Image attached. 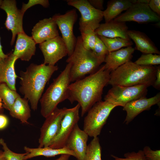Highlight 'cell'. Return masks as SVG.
<instances>
[{
  "instance_id": "cell-1",
  "label": "cell",
  "mask_w": 160,
  "mask_h": 160,
  "mask_svg": "<svg viewBox=\"0 0 160 160\" xmlns=\"http://www.w3.org/2000/svg\"><path fill=\"white\" fill-rule=\"evenodd\" d=\"M110 72L104 65L95 73L69 85L67 99L72 104L78 103L82 117L95 104L102 100L103 89L108 84Z\"/></svg>"
},
{
  "instance_id": "cell-2",
  "label": "cell",
  "mask_w": 160,
  "mask_h": 160,
  "mask_svg": "<svg viewBox=\"0 0 160 160\" xmlns=\"http://www.w3.org/2000/svg\"><path fill=\"white\" fill-rule=\"evenodd\" d=\"M58 68L57 65L31 63L25 71L20 72L19 91L28 100L34 111L37 109L46 84Z\"/></svg>"
},
{
  "instance_id": "cell-3",
  "label": "cell",
  "mask_w": 160,
  "mask_h": 160,
  "mask_svg": "<svg viewBox=\"0 0 160 160\" xmlns=\"http://www.w3.org/2000/svg\"><path fill=\"white\" fill-rule=\"evenodd\" d=\"M156 68L153 66L138 65L131 61L110 73L108 84L112 86L153 85L156 78Z\"/></svg>"
},
{
  "instance_id": "cell-4",
  "label": "cell",
  "mask_w": 160,
  "mask_h": 160,
  "mask_svg": "<svg viewBox=\"0 0 160 160\" xmlns=\"http://www.w3.org/2000/svg\"><path fill=\"white\" fill-rule=\"evenodd\" d=\"M66 62L71 64L70 71L71 82L80 79L87 75L95 73L104 62L92 50L84 47L81 36L77 38L74 51Z\"/></svg>"
},
{
  "instance_id": "cell-5",
  "label": "cell",
  "mask_w": 160,
  "mask_h": 160,
  "mask_svg": "<svg viewBox=\"0 0 160 160\" xmlns=\"http://www.w3.org/2000/svg\"><path fill=\"white\" fill-rule=\"evenodd\" d=\"M71 64L68 63L64 69L47 88L40 100L41 113L45 118L60 103L68 99V88L71 84Z\"/></svg>"
},
{
  "instance_id": "cell-6",
  "label": "cell",
  "mask_w": 160,
  "mask_h": 160,
  "mask_svg": "<svg viewBox=\"0 0 160 160\" xmlns=\"http://www.w3.org/2000/svg\"><path fill=\"white\" fill-rule=\"evenodd\" d=\"M116 107L105 100L96 103L87 112L84 119L83 130L89 136L97 137L111 112Z\"/></svg>"
},
{
  "instance_id": "cell-7",
  "label": "cell",
  "mask_w": 160,
  "mask_h": 160,
  "mask_svg": "<svg viewBox=\"0 0 160 160\" xmlns=\"http://www.w3.org/2000/svg\"><path fill=\"white\" fill-rule=\"evenodd\" d=\"M148 87L146 85L113 86L109 90L104 100L116 106L123 107L131 102L145 97Z\"/></svg>"
},
{
  "instance_id": "cell-8",
  "label": "cell",
  "mask_w": 160,
  "mask_h": 160,
  "mask_svg": "<svg viewBox=\"0 0 160 160\" xmlns=\"http://www.w3.org/2000/svg\"><path fill=\"white\" fill-rule=\"evenodd\" d=\"M67 4L76 9L80 12L79 30L89 28L95 30L103 18V11L94 7L87 0H67Z\"/></svg>"
},
{
  "instance_id": "cell-9",
  "label": "cell",
  "mask_w": 160,
  "mask_h": 160,
  "mask_svg": "<svg viewBox=\"0 0 160 160\" xmlns=\"http://www.w3.org/2000/svg\"><path fill=\"white\" fill-rule=\"evenodd\" d=\"M80 108L78 103L72 108H66L58 134L49 147L55 149L65 147L69 136L79 120Z\"/></svg>"
},
{
  "instance_id": "cell-10",
  "label": "cell",
  "mask_w": 160,
  "mask_h": 160,
  "mask_svg": "<svg viewBox=\"0 0 160 160\" xmlns=\"http://www.w3.org/2000/svg\"><path fill=\"white\" fill-rule=\"evenodd\" d=\"M77 17L76 11L73 9L64 14H57L52 17L61 32L62 38L67 47L68 57L73 53L76 42L73 28Z\"/></svg>"
},
{
  "instance_id": "cell-11",
  "label": "cell",
  "mask_w": 160,
  "mask_h": 160,
  "mask_svg": "<svg viewBox=\"0 0 160 160\" xmlns=\"http://www.w3.org/2000/svg\"><path fill=\"white\" fill-rule=\"evenodd\" d=\"M66 108H57L45 120L40 129L38 148L49 147L58 134Z\"/></svg>"
},
{
  "instance_id": "cell-12",
  "label": "cell",
  "mask_w": 160,
  "mask_h": 160,
  "mask_svg": "<svg viewBox=\"0 0 160 160\" xmlns=\"http://www.w3.org/2000/svg\"><path fill=\"white\" fill-rule=\"evenodd\" d=\"M113 20L120 22L134 21L145 23L159 22L160 17L151 10L148 4L135 3L132 4L125 12Z\"/></svg>"
},
{
  "instance_id": "cell-13",
  "label": "cell",
  "mask_w": 160,
  "mask_h": 160,
  "mask_svg": "<svg viewBox=\"0 0 160 160\" xmlns=\"http://www.w3.org/2000/svg\"><path fill=\"white\" fill-rule=\"evenodd\" d=\"M0 8L6 12L7 17L5 25L12 33L11 45H12L16 36L19 33L24 32L23 28V14L20 10L17 7L15 0H4L2 1Z\"/></svg>"
},
{
  "instance_id": "cell-14",
  "label": "cell",
  "mask_w": 160,
  "mask_h": 160,
  "mask_svg": "<svg viewBox=\"0 0 160 160\" xmlns=\"http://www.w3.org/2000/svg\"><path fill=\"white\" fill-rule=\"evenodd\" d=\"M39 47L44 56L43 63L46 65H55L68 55L65 44L59 36L39 44Z\"/></svg>"
},
{
  "instance_id": "cell-15",
  "label": "cell",
  "mask_w": 160,
  "mask_h": 160,
  "mask_svg": "<svg viewBox=\"0 0 160 160\" xmlns=\"http://www.w3.org/2000/svg\"><path fill=\"white\" fill-rule=\"evenodd\" d=\"M88 137L77 124L67 140L65 147L74 153L77 160H86Z\"/></svg>"
},
{
  "instance_id": "cell-16",
  "label": "cell",
  "mask_w": 160,
  "mask_h": 160,
  "mask_svg": "<svg viewBox=\"0 0 160 160\" xmlns=\"http://www.w3.org/2000/svg\"><path fill=\"white\" fill-rule=\"evenodd\" d=\"M57 26L52 17L40 20L34 26L32 37L36 44H40L59 36Z\"/></svg>"
},
{
  "instance_id": "cell-17",
  "label": "cell",
  "mask_w": 160,
  "mask_h": 160,
  "mask_svg": "<svg viewBox=\"0 0 160 160\" xmlns=\"http://www.w3.org/2000/svg\"><path fill=\"white\" fill-rule=\"evenodd\" d=\"M160 101L159 92L152 97L143 98L127 103L123 107V110L127 113L124 123L128 124L141 112L149 110L153 105L159 104Z\"/></svg>"
},
{
  "instance_id": "cell-18",
  "label": "cell",
  "mask_w": 160,
  "mask_h": 160,
  "mask_svg": "<svg viewBox=\"0 0 160 160\" xmlns=\"http://www.w3.org/2000/svg\"><path fill=\"white\" fill-rule=\"evenodd\" d=\"M17 59L12 51L7 54L5 58H0V84L5 83L11 89L14 90H16V80L17 77L15 64Z\"/></svg>"
},
{
  "instance_id": "cell-19",
  "label": "cell",
  "mask_w": 160,
  "mask_h": 160,
  "mask_svg": "<svg viewBox=\"0 0 160 160\" xmlns=\"http://www.w3.org/2000/svg\"><path fill=\"white\" fill-rule=\"evenodd\" d=\"M36 44L32 36L25 33H19L15 45L13 55L18 59L29 61L35 54Z\"/></svg>"
},
{
  "instance_id": "cell-20",
  "label": "cell",
  "mask_w": 160,
  "mask_h": 160,
  "mask_svg": "<svg viewBox=\"0 0 160 160\" xmlns=\"http://www.w3.org/2000/svg\"><path fill=\"white\" fill-rule=\"evenodd\" d=\"M128 30L125 22H118L113 20L100 24L95 31L96 35L99 36L130 40L127 34Z\"/></svg>"
},
{
  "instance_id": "cell-21",
  "label": "cell",
  "mask_w": 160,
  "mask_h": 160,
  "mask_svg": "<svg viewBox=\"0 0 160 160\" xmlns=\"http://www.w3.org/2000/svg\"><path fill=\"white\" fill-rule=\"evenodd\" d=\"M135 50V48L129 46L109 52L104 60L105 68L111 72L130 61Z\"/></svg>"
},
{
  "instance_id": "cell-22",
  "label": "cell",
  "mask_w": 160,
  "mask_h": 160,
  "mask_svg": "<svg viewBox=\"0 0 160 160\" xmlns=\"http://www.w3.org/2000/svg\"><path fill=\"white\" fill-rule=\"evenodd\" d=\"M128 35L135 44L136 49L144 54L160 55V52L151 39L145 33L139 31L128 30Z\"/></svg>"
},
{
  "instance_id": "cell-23",
  "label": "cell",
  "mask_w": 160,
  "mask_h": 160,
  "mask_svg": "<svg viewBox=\"0 0 160 160\" xmlns=\"http://www.w3.org/2000/svg\"><path fill=\"white\" fill-rule=\"evenodd\" d=\"M24 149L27 154L25 156L24 160H27L36 156H43L49 157H54L57 155L67 154L76 157L74 153L67 148L59 149H52L49 147L42 148H31L26 146Z\"/></svg>"
},
{
  "instance_id": "cell-24",
  "label": "cell",
  "mask_w": 160,
  "mask_h": 160,
  "mask_svg": "<svg viewBox=\"0 0 160 160\" xmlns=\"http://www.w3.org/2000/svg\"><path fill=\"white\" fill-rule=\"evenodd\" d=\"M28 100L20 96L18 97L9 111L12 117L19 120L22 123L27 124L31 116V110Z\"/></svg>"
},
{
  "instance_id": "cell-25",
  "label": "cell",
  "mask_w": 160,
  "mask_h": 160,
  "mask_svg": "<svg viewBox=\"0 0 160 160\" xmlns=\"http://www.w3.org/2000/svg\"><path fill=\"white\" fill-rule=\"evenodd\" d=\"M131 0H111L109 1L107 7L103 11L105 23L114 20L122 12L127 10L132 4Z\"/></svg>"
},
{
  "instance_id": "cell-26",
  "label": "cell",
  "mask_w": 160,
  "mask_h": 160,
  "mask_svg": "<svg viewBox=\"0 0 160 160\" xmlns=\"http://www.w3.org/2000/svg\"><path fill=\"white\" fill-rule=\"evenodd\" d=\"M20 96L16 90L11 89L4 83L0 84V99L3 107L9 111L16 99Z\"/></svg>"
},
{
  "instance_id": "cell-27",
  "label": "cell",
  "mask_w": 160,
  "mask_h": 160,
  "mask_svg": "<svg viewBox=\"0 0 160 160\" xmlns=\"http://www.w3.org/2000/svg\"><path fill=\"white\" fill-rule=\"evenodd\" d=\"M98 36L103 42L109 52L118 50L123 47L131 46L133 44L130 39L120 38H108L103 36Z\"/></svg>"
},
{
  "instance_id": "cell-28",
  "label": "cell",
  "mask_w": 160,
  "mask_h": 160,
  "mask_svg": "<svg viewBox=\"0 0 160 160\" xmlns=\"http://www.w3.org/2000/svg\"><path fill=\"white\" fill-rule=\"evenodd\" d=\"M101 150L99 138L97 137H93L87 145L86 160H102Z\"/></svg>"
},
{
  "instance_id": "cell-29",
  "label": "cell",
  "mask_w": 160,
  "mask_h": 160,
  "mask_svg": "<svg viewBox=\"0 0 160 160\" xmlns=\"http://www.w3.org/2000/svg\"><path fill=\"white\" fill-rule=\"evenodd\" d=\"M80 31L84 47L88 50H92L95 45L97 36L95 30L87 28Z\"/></svg>"
},
{
  "instance_id": "cell-30",
  "label": "cell",
  "mask_w": 160,
  "mask_h": 160,
  "mask_svg": "<svg viewBox=\"0 0 160 160\" xmlns=\"http://www.w3.org/2000/svg\"><path fill=\"white\" fill-rule=\"evenodd\" d=\"M134 63L144 66L159 65L160 64V55L151 53L143 54Z\"/></svg>"
},
{
  "instance_id": "cell-31",
  "label": "cell",
  "mask_w": 160,
  "mask_h": 160,
  "mask_svg": "<svg viewBox=\"0 0 160 160\" xmlns=\"http://www.w3.org/2000/svg\"><path fill=\"white\" fill-rule=\"evenodd\" d=\"M0 144L2 147L3 154L7 160H24L26 152L19 153L13 152L9 148L4 139L2 138H0Z\"/></svg>"
},
{
  "instance_id": "cell-32",
  "label": "cell",
  "mask_w": 160,
  "mask_h": 160,
  "mask_svg": "<svg viewBox=\"0 0 160 160\" xmlns=\"http://www.w3.org/2000/svg\"><path fill=\"white\" fill-rule=\"evenodd\" d=\"M92 51L104 62L106 56L109 52L103 42L97 35L95 45Z\"/></svg>"
},
{
  "instance_id": "cell-33",
  "label": "cell",
  "mask_w": 160,
  "mask_h": 160,
  "mask_svg": "<svg viewBox=\"0 0 160 160\" xmlns=\"http://www.w3.org/2000/svg\"><path fill=\"white\" fill-rule=\"evenodd\" d=\"M111 156L113 160H146L143 150H140L138 152H128L124 155V158H119L114 155H111Z\"/></svg>"
},
{
  "instance_id": "cell-34",
  "label": "cell",
  "mask_w": 160,
  "mask_h": 160,
  "mask_svg": "<svg viewBox=\"0 0 160 160\" xmlns=\"http://www.w3.org/2000/svg\"><path fill=\"white\" fill-rule=\"evenodd\" d=\"M146 160H160V150H153L148 146L145 147L143 150Z\"/></svg>"
},
{
  "instance_id": "cell-35",
  "label": "cell",
  "mask_w": 160,
  "mask_h": 160,
  "mask_svg": "<svg viewBox=\"0 0 160 160\" xmlns=\"http://www.w3.org/2000/svg\"><path fill=\"white\" fill-rule=\"evenodd\" d=\"M36 4H40L44 7H47L49 5L48 0H29L27 4L23 3L20 10L24 14L26 10L29 8Z\"/></svg>"
},
{
  "instance_id": "cell-36",
  "label": "cell",
  "mask_w": 160,
  "mask_h": 160,
  "mask_svg": "<svg viewBox=\"0 0 160 160\" xmlns=\"http://www.w3.org/2000/svg\"><path fill=\"white\" fill-rule=\"evenodd\" d=\"M148 5L151 10L158 15H160V0H150Z\"/></svg>"
},
{
  "instance_id": "cell-37",
  "label": "cell",
  "mask_w": 160,
  "mask_h": 160,
  "mask_svg": "<svg viewBox=\"0 0 160 160\" xmlns=\"http://www.w3.org/2000/svg\"><path fill=\"white\" fill-rule=\"evenodd\" d=\"M89 3L95 8L102 11L103 9V0H88Z\"/></svg>"
},
{
  "instance_id": "cell-38",
  "label": "cell",
  "mask_w": 160,
  "mask_h": 160,
  "mask_svg": "<svg viewBox=\"0 0 160 160\" xmlns=\"http://www.w3.org/2000/svg\"><path fill=\"white\" fill-rule=\"evenodd\" d=\"M153 87L157 89H159L160 88V67L158 66L156 68V78L153 84Z\"/></svg>"
},
{
  "instance_id": "cell-39",
  "label": "cell",
  "mask_w": 160,
  "mask_h": 160,
  "mask_svg": "<svg viewBox=\"0 0 160 160\" xmlns=\"http://www.w3.org/2000/svg\"><path fill=\"white\" fill-rule=\"evenodd\" d=\"M8 123L9 120L7 117L4 115L0 114V130L5 128Z\"/></svg>"
},
{
  "instance_id": "cell-40",
  "label": "cell",
  "mask_w": 160,
  "mask_h": 160,
  "mask_svg": "<svg viewBox=\"0 0 160 160\" xmlns=\"http://www.w3.org/2000/svg\"><path fill=\"white\" fill-rule=\"evenodd\" d=\"M71 156L67 154H63L55 160H69V158Z\"/></svg>"
},
{
  "instance_id": "cell-41",
  "label": "cell",
  "mask_w": 160,
  "mask_h": 160,
  "mask_svg": "<svg viewBox=\"0 0 160 160\" xmlns=\"http://www.w3.org/2000/svg\"><path fill=\"white\" fill-rule=\"evenodd\" d=\"M7 56V54H5L3 52L2 49V47L1 45L0 42V58L3 59L5 58Z\"/></svg>"
},
{
  "instance_id": "cell-42",
  "label": "cell",
  "mask_w": 160,
  "mask_h": 160,
  "mask_svg": "<svg viewBox=\"0 0 160 160\" xmlns=\"http://www.w3.org/2000/svg\"><path fill=\"white\" fill-rule=\"evenodd\" d=\"M0 160H7L3 154V151L1 150H0Z\"/></svg>"
},
{
  "instance_id": "cell-43",
  "label": "cell",
  "mask_w": 160,
  "mask_h": 160,
  "mask_svg": "<svg viewBox=\"0 0 160 160\" xmlns=\"http://www.w3.org/2000/svg\"><path fill=\"white\" fill-rule=\"evenodd\" d=\"M3 107L2 102L0 99V110Z\"/></svg>"
}]
</instances>
